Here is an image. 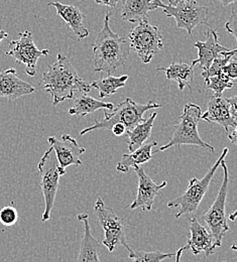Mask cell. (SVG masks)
Wrapping results in <instances>:
<instances>
[{"label": "cell", "mask_w": 237, "mask_h": 262, "mask_svg": "<svg viewBox=\"0 0 237 262\" xmlns=\"http://www.w3.org/2000/svg\"><path fill=\"white\" fill-rule=\"evenodd\" d=\"M94 213L104 230V239L102 241L103 245H105L110 252L114 251L119 245H122L128 250L130 254L133 253L134 250H132L126 242V232L123 220L115 214L112 208L104 205L100 196L96 200Z\"/></svg>", "instance_id": "8"}, {"label": "cell", "mask_w": 237, "mask_h": 262, "mask_svg": "<svg viewBox=\"0 0 237 262\" xmlns=\"http://www.w3.org/2000/svg\"><path fill=\"white\" fill-rule=\"evenodd\" d=\"M0 1H2V0H0ZM6 1H11V0H6Z\"/></svg>", "instance_id": "42"}, {"label": "cell", "mask_w": 237, "mask_h": 262, "mask_svg": "<svg viewBox=\"0 0 237 262\" xmlns=\"http://www.w3.org/2000/svg\"><path fill=\"white\" fill-rule=\"evenodd\" d=\"M8 36V33H6L5 31H0V43H1V41L4 39V38H6Z\"/></svg>", "instance_id": "39"}, {"label": "cell", "mask_w": 237, "mask_h": 262, "mask_svg": "<svg viewBox=\"0 0 237 262\" xmlns=\"http://www.w3.org/2000/svg\"><path fill=\"white\" fill-rule=\"evenodd\" d=\"M158 71L165 72L166 77L169 81H176L181 91H183L185 87L192 88V83L194 81V70L192 66L180 61L179 63L170 64L169 68H159Z\"/></svg>", "instance_id": "23"}, {"label": "cell", "mask_w": 237, "mask_h": 262, "mask_svg": "<svg viewBox=\"0 0 237 262\" xmlns=\"http://www.w3.org/2000/svg\"><path fill=\"white\" fill-rule=\"evenodd\" d=\"M163 105L156 103L154 101H149L146 104H138L131 98H126L121 103H119L116 107H114L112 113H108L105 109L104 119L96 120L95 123L87 127L80 132V135L83 136L88 132L96 130V129H110L113 125L117 123H121L125 126L126 132L132 130L138 123L144 121L143 114L150 110L161 108Z\"/></svg>", "instance_id": "3"}, {"label": "cell", "mask_w": 237, "mask_h": 262, "mask_svg": "<svg viewBox=\"0 0 237 262\" xmlns=\"http://www.w3.org/2000/svg\"><path fill=\"white\" fill-rule=\"evenodd\" d=\"M228 138L229 140L237 146V124L236 126L234 127V130L232 133H228Z\"/></svg>", "instance_id": "35"}, {"label": "cell", "mask_w": 237, "mask_h": 262, "mask_svg": "<svg viewBox=\"0 0 237 262\" xmlns=\"http://www.w3.org/2000/svg\"><path fill=\"white\" fill-rule=\"evenodd\" d=\"M127 80V75H123L120 77H113L111 75H107L106 77H103L97 81L92 82L91 86L92 88L98 90L100 98H105L115 94L120 88H123Z\"/></svg>", "instance_id": "25"}, {"label": "cell", "mask_w": 237, "mask_h": 262, "mask_svg": "<svg viewBox=\"0 0 237 262\" xmlns=\"http://www.w3.org/2000/svg\"><path fill=\"white\" fill-rule=\"evenodd\" d=\"M223 73L227 75L231 80L237 79V54L232 56L227 65L224 67Z\"/></svg>", "instance_id": "30"}, {"label": "cell", "mask_w": 237, "mask_h": 262, "mask_svg": "<svg viewBox=\"0 0 237 262\" xmlns=\"http://www.w3.org/2000/svg\"><path fill=\"white\" fill-rule=\"evenodd\" d=\"M18 214L12 206H5L0 210V222L5 226H12L17 222Z\"/></svg>", "instance_id": "29"}, {"label": "cell", "mask_w": 237, "mask_h": 262, "mask_svg": "<svg viewBox=\"0 0 237 262\" xmlns=\"http://www.w3.org/2000/svg\"><path fill=\"white\" fill-rule=\"evenodd\" d=\"M41 88L52 96L53 105L56 106L74 98L76 91L89 93L92 86L80 78L67 57L59 54L56 63L42 73Z\"/></svg>", "instance_id": "1"}, {"label": "cell", "mask_w": 237, "mask_h": 262, "mask_svg": "<svg viewBox=\"0 0 237 262\" xmlns=\"http://www.w3.org/2000/svg\"><path fill=\"white\" fill-rule=\"evenodd\" d=\"M114 107L115 106L112 103L103 102L87 95L86 93H82V95L75 98L73 106L69 109V114L84 117L99 109L113 110Z\"/></svg>", "instance_id": "22"}, {"label": "cell", "mask_w": 237, "mask_h": 262, "mask_svg": "<svg viewBox=\"0 0 237 262\" xmlns=\"http://www.w3.org/2000/svg\"><path fill=\"white\" fill-rule=\"evenodd\" d=\"M223 262H226V261H223Z\"/></svg>", "instance_id": "43"}, {"label": "cell", "mask_w": 237, "mask_h": 262, "mask_svg": "<svg viewBox=\"0 0 237 262\" xmlns=\"http://www.w3.org/2000/svg\"><path fill=\"white\" fill-rule=\"evenodd\" d=\"M17 39L9 41V50L5 54L12 57L18 64L25 65L26 73L34 77L36 74V64L40 57L48 56L50 50H39L34 41L33 33L30 31L19 33Z\"/></svg>", "instance_id": "11"}, {"label": "cell", "mask_w": 237, "mask_h": 262, "mask_svg": "<svg viewBox=\"0 0 237 262\" xmlns=\"http://www.w3.org/2000/svg\"><path fill=\"white\" fill-rule=\"evenodd\" d=\"M228 218H229V220H231V221H234V220H235V219L237 218V210L236 211H234V212H233V213H232V214H231V215H230Z\"/></svg>", "instance_id": "40"}, {"label": "cell", "mask_w": 237, "mask_h": 262, "mask_svg": "<svg viewBox=\"0 0 237 262\" xmlns=\"http://www.w3.org/2000/svg\"><path fill=\"white\" fill-rule=\"evenodd\" d=\"M225 29L228 33L232 34L235 37L237 41V14L234 11H232L231 16L226 21Z\"/></svg>", "instance_id": "31"}, {"label": "cell", "mask_w": 237, "mask_h": 262, "mask_svg": "<svg viewBox=\"0 0 237 262\" xmlns=\"http://www.w3.org/2000/svg\"><path fill=\"white\" fill-rule=\"evenodd\" d=\"M77 218L84 224V236L81 242L77 262H101L99 259L100 244L99 241L96 238H94V236L91 233L89 216L83 213L79 214Z\"/></svg>", "instance_id": "19"}, {"label": "cell", "mask_w": 237, "mask_h": 262, "mask_svg": "<svg viewBox=\"0 0 237 262\" xmlns=\"http://www.w3.org/2000/svg\"><path fill=\"white\" fill-rule=\"evenodd\" d=\"M176 256V253H163L160 251H134L130 254L132 262H162V260Z\"/></svg>", "instance_id": "28"}, {"label": "cell", "mask_w": 237, "mask_h": 262, "mask_svg": "<svg viewBox=\"0 0 237 262\" xmlns=\"http://www.w3.org/2000/svg\"><path fill=\"white\" fill-rule=\"evenodd\" d=\"M158 7L163 8L167 17L176 19L178 29L187 31L189 34L193 33V30L199 25H208V7L200 6L196 1L183 3L177 6L164 4L161 0H155Z\"/></svg>", "instance_id": "10"}, {"label": "cell", "mask_w": 237, "mask_h": 262, "mask_svg": "<svg viewBox=\"0 0 237 262\" xmlns=\"http://www.w3.org/2000/svg\"><path fill=\"white\" fill-rule=\"evenodd\" d=\"M111 130H112L113 134L115 136H122V135H125V133H126L125 126L123 124H121V123H117V124L113 125Z\"/></svg>", "instance_id": "33"}, {"label": "cell", "mask_w": 237, "mask_h": 262, "mask_svg": "<svg viewBox=\"0 0 237 262\" xmlns=\"http://www.w3.org/2000/svg\"><path fill=\"white\" fill-rule=\"evenodd\" d=\"M37 169L40 174V188L45 199V211L41 218V221L45 222L51 219V212L59 189V181L62 176L66 174V169L60 166L52 146L40 158Z\"/></svg>", "instance_id": "5"}, {"label": "cell", "mask_w": 237, "mask_h": 262, "mask_svg": "<svg viewBox=\"0 0 237 262\" xmlns=\"http://www.w3.org/2000/svg\"><path fill=\"white\" fill-rule=\"evenodd\" d=\"M198 50V58L192 62L191 66L194 67L198 64L204 72L207 71L213 61L223 52H229V49L221 46L218 42V33L214 30H209L206 33V40L196 41L194 43Z\"/></svg>", "instance_id": "17"}, {"label": "cell", "mask_w": 237, "mask_h": 262, "mask_svg": "<svg viewBox=\"0 0 237 262\" xmlns=\"http://www.w3.org/2000/svg\"><path fill=\"white\" fill-rule=\"evenodd\" d=\"M134 168L138 178V187L137 195L131 205V209L135 210L137 208H142L143 211H150L156 196L159 195L162 189L167 187V182L165 181L158 185L146 174L142 166L136 165Z\"/></svg>", "instance_id": "12"}, {"label": "cell", "mask_w": 237, "mask_h": 262, "mask_svg": "<svg viewBox=\"0 0 237 262\" xmlns=\"http://www.w3.org/2000/svg\"><path fill=\"white\" fill-rule=\"evenodd\" d=\"M94 1L97 4L105 5V6H108V7H111V8H115L119 0H94Z\"/></svg>", "instance_id": "34"}, {"label": "cell", "mask_w": 237, "mask_h": 262, "mask_svg": "<svg viewBox=\"0 0 237 262\" xmlns=\"http://www.w3.org/2000/svg\"><path fill=\"white\" fill-rule=\"evenodd\" d=\"M156 145H158V142L152 141L149 143L142 144L139 148L130 155H123L120 163L116 165V169L120 172L126 173L132 167L149 162L153 158V147Z\"/></svg>", "instance_id": "21"}, {"label": "cell", "mask_w": 237, "mask_h": 262, "mask_svg": "<svg viewBox=\"0 0 237 262\" xmlns=\"http://www.w3.org/2000/svg\"><path fill=\"white\" fill-rule=\"evenodd\" d=\"M131 49L135 51L142 63L148 64L155 55L163 51V35L158 27L149 24L147 19L138 23L127 35Z\"/></svg>", "instance_id": "9"}, {"label": "cell", "mask_w": 237, "mask_h": 262, "mask_svg": "<svg viewBox=\"0 0 237 262\" xmlns=\"http://www.w3.org/2000/svg\"><path fill=\"white\" fill-rule=\"evenodd\" d=\"M50 146L54 148L59 164L62 168L66 169L70 165L79 166L82 164L80 159L81 155L86 151L85 147L78 144L77 140L69 134H63L62 140L57 139L55 136L48 138Z\"/></svg>", "instance_id": "13"}, {"label": "cell", "mask_w": 237, "mask_h": 262, "mask_svg": "<svg viewBox=\"0 0 237 262\" xmlns=\"http://www.w3.org/2000/svg\"><path fill=\"white\" fill-rule=\"evenodd\" d=\"M235 54H237V49H234L232 51H229V52H223L221 53L212 63V65L210 66V68L205 71L201 75L204 78L205 81H207L210 77H213V76H216L218 74H221L223 73V69L224 67L227 65V63L229 62V60L232 58V56H234Z\"/></svg>", "instance_id": "26"}, {"label": "cell", "mask_w": 237, "mask_h": 262, "mask_svg": "<svg viewBox=\"0 0 237 262\" xmlns=\"http://www.w3.org/2000/svg\"><path fill=\"white\" fill-rule=\"evenodd\" d=\"M189 231L190 237L188 238L187 245L194 255L204 252L205 256L209 257L214 253L216 248L215 239L210 230L203 226L196 217L190 218Z\"/></svg>", "instance_id": "16"}, {"label": "cell", "mask_w": 237, "mask_h": 262, "mask_svg": "<svg viewBox=\"0 0 237 262\" xmlns=\"http://www.w3.org/2000/svg\"><path fill=\"white\" fill-rule=\"evenodd\" d=\"M202 113V109L196 104L188 103L185 105L183 113L180 115L179 121L174 127L173 136L169 142L166 145L161 146L159 150L165 151L174 146L187 144L200 146L214 152V147L210 143L204 141L198 131V124L201 120Z\"/></svg>", "instance_id": "4"}, {"label": "cell", "mask_w": 237, "mask_h": 262, "mask_svg": "<svg viewBox=\"0 0 237 262\" xmlns=\"http://www.w3.org/2000/svg\"><path fill=\"white\" fill-rule=\"evenodd\" d=\"M201 119L209 123H217L222 126L227 134L230 128H234L237 122L233 119L229 104L222 95H213L207 104V110L202 113Z\"/></svg>", "instance_id": "14"}, {"label": "cell", "mask_w": 237, "mask_h": 262, "mask_svg": "<svg viewBox=\"0 0 237 262\" xmlns=\"http://www.w3.org/2000/svg\"><path fill=\"white\" fill-rule=\"evenodd\" d=\"M188 248H189V246L186 245V246L181 247V248L177 251V253H176V260H175V262H181V257H182L183 252H184L186 249H188Z\"/></svg>", "instance_id": "36"}, {"label": "cell", "mask_w": 237, "mask_h": 262, "mask_svg": "<svg viewBox=\"0 0 237 262\" xmlns=\"http://www.w3.org/2000/svg\"><path fill=\"white\" fill-rule=\"evenodd\" d=\"M205 86L207 89H211L214 91V95H222L224 90L232 88L233 83L231 79L225 75L224 73L218 74L216 76L210 77L207 81H205Z\"/></svg>", "instance_id": "27"}, {"label": "cell", "mask_w": 237, "mask_h": 262, "mask_svg": "<svg viewBox=\"0 0 237 262\" xmlns=\"http://www.w3.org/2000/svg\"><path fill=\"white\" fill-rule=\"evenodd\" d=\"M228 151H229V149L227 147H225L223 149V151L221 152L219 159L207 171V173L205 174L203 179L199 180L197 178H192L189 181V187H188L187 191L184 194H182L181 196H177L169 201L168 203L169 208H177V207L180 208L179 212L175 215V217L177 219L183 215L195 213L198 210L205 194L207 193V191L209 189V186L211 184V181H212L216 170L221 165V162L225 160V157L227 156Z\"/></svg>", "instance_id": "6"}, {"label": "cell", "mask_w": 237, "mask_h": 262, "mask_svg": "<svg viewBox=\"0 0 237 262\" xmlns=\"http://www.w3.org/2000/svg\"><path fill=\"white\" fill-rule=\"evenodd\" d=\"M122 10L121 17L123 20L138 24L147 19V13L159 7L155 3V0H121Z\"/></svg>", "instance_id": "20"}, {"label": "cell", "mask_w": 237, "mask_h": 262, "mask_svg": "<svg viewBox=\"0 0 237 262\" xmlns=\"http://www.w3.org/2000/svg\"><path fill=\"white\" fill-rule=\"evenodd\" d=\"M231 249H232V250H234V251H236V252H237L236 245H232V246H231Z\"/></svg>", "instance_id": "41"}, {"label": "cell", "mask_w": 237, "mask_h": 262, "mask_svg": "<svg viewBox=\"0 0 237 262\" xmlns=\"http://www.w3.org/2000/svg\"><path fill=\"white\" fill-rule=\"evenodd\" d=\"M221 166L224 172L222 185L214 203L201 217L215 239L216 248L222 245V240L226 233L229 231V226L227 224V216L225 212L229 185V172L225 161L221 162Z\"/></svg>", "instance_id": "7"}, {"label": "cell", "mask_w": 237, "mask_h": 262, "mask_svg": "<svg viewBox=\"0 0 237 262\" xmlns=\"http://www.w3.org/2000/svg\"><path fill=\"white\" fill-rule=\"evenodd\" d=\"M158 113H153L148 119L138 123L132 130L125 133L127 146L131 152H134L137 148H139L142 144H144L145 140L149 138L152 131L154 128V123L157 118Z\"/></svg>", "instance_id": "24"}, {"label": "cell", "mask_w": 237, "mask_h": 262, "mask_svg": "<svg viewBox=\"0 0 237 262\" xmlns=\"http://www.w3.org/2000/svg\"><path fill=\"white\" fill-rule=\"evenodd\" d=\"M194 1H196V0H169V5H173V6H177V5H180L183 3L194 2Z\"/></svg>", "instance_id": "37"}, {"label": "cell", "mask_w": 237, "mask_h": 262, "mask_svg": "<svg viewBox=\"0 0 237 262\" xmlns=\"http://www.w3.org/2000/svg\"><path fill=\"white\" fill-rule=\"evenodd\" d=\"M49 6H54L57 10L59 16L68 25L70 29L73 31L78 37V39L86 38L89 35V30L84 27L83 20L85 15L81 10L73 5L62 4L61 2H49Z\"/></svg>", "instance_id": "18"}, {"label": "cell", "mask_w": 237, "mask_h": 262, "mask_svg": "<svg viewBox=\"0 0 237 262\" xmlns=\"http://www.w3.org/2000/svg\"><path fill=\"white\" fill-rule=\"evenodd\" d=\"M222 6H227L232 3H237V0H218Z\"/></svg>", "instance_id": "38"}, {"label": "cell", "mask_w": 237, "mask_h": 262, "mask_svg": "<svg viewBox=\"0 0 237 262\" xmlns=\"http://www.w3.org/2000/svg\"><path fill=\"white\" fill-rule=\"evenodd\" d=\"M34 92L35 88L21 80L15 69L0 71V97L14 101Z\"/></svg>", "instance_id": "15"}, {"label": "cell", "mask_w": 237, "mask_h": 262, "mask_svg": "<svg viewBox=\"0 0 237 262\" xmlns=\"http://www.w3.org/2000/svg\"><path fill=\"white\" fill-rule=\"evenodd\" d=\"M110 15L111 13L106 14L101 32L92 45L93 70L107 75H111L118 68L125 65L131 54L128 39L120 37L110 29Z\"/></svg>", "instance_id": "2"}, {"label": "cell", "mask_w": 237, "mask_h": 262, "mask_svg": "<svg viewBox=\"0 0 237 262\" xmlns=\"http://www.w3.org/2000/svg\"><path fill=\"white\" fill-rule=\"evenodd\" d=\"M226 101L229 104V108H230V112L231 115L233 117V119L237 122V94L233 97H229L226 98Z\"/></svg>", "instance_id": "32"}]
</instances>
